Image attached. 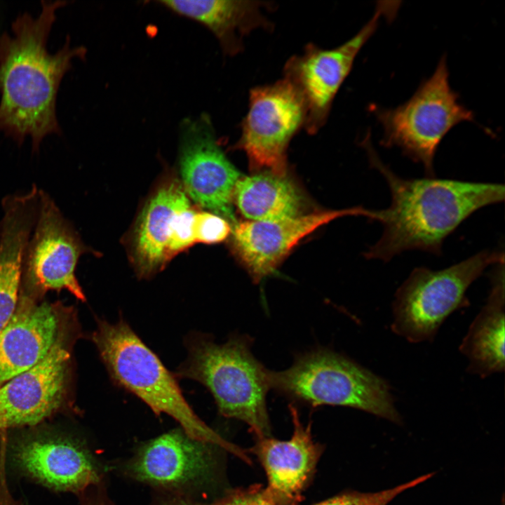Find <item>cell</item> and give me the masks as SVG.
Here are the masks:
<instances>
[{
    "mask_svg": "<svg viewBox=\"0 0 505 505\" xmlns=\"http://www.w3.org/2000/svg\"><path fill=\"white\" fill-rule=\"evenodd\" d=\"M67 4L43 1L37 17L20 14L11 25L12 34H0V132L19 145L29 137L33 152L47 135H61L58 92L73 60L86 53L83 46L72 47L68 35L55 53L48 50L56 13Z\"/></svg>",
    "mask_w": 505,
    "mask_h": 505,
    "instance_id": "cell-1",
    "label": "cell"
},
{
    "mask_svg": "<svg viewBox=\"0 0 505 505\" xmlns=\"http://www.w3.org/2000/svg\"><path fill=\"white\" fill-rule=\"evenodd\" d=\"M364 140L370 163L383 176L391 193L386 208L370 210L367 218L379 222V239L365 252L368 259L388 262L412 250L438 255L445 239L471 214L504 199L501 184L451 179L403 178Z\"/></svg>",
    "mask_w": 505,
    "mask_h": 505,
    "instance_id": "cell-2",
    "label": "cell"
},
{
    "mask_svg": "<svg viewBox=\"0 0 505 505\" xmlns=\"http://www.w3.org/2000/svg\"><path fill=\"white\" fill-rule=\"evenodd\" d=\"M113 381L143 400L156 415L166 414L195 440L221 447L245 462V451L206 425L193 411L176 379L123 320L98 319L91 335Z\"/></svg>",
    "mask_w": 505,
    "mask_h": 505,
    "instance_id": "cell-3",
    "label": "cell"
},
{
    "mask_svg": "<svg viewBox=\"0 0 505 505\" xmlns=\"http://www.w3.org/2000/svg\"><path fill=\"white\" fill-rule=\"evenodd\" d=\"M252 344L246 335L235 334L218 344L208 335L192 334L176 377L202 384L222 416L245 422L260 439L271 436L266 403L270 386L269 370L254 356Z\"/></svg>",
    "mask_w": 505,
    "mask_h": 505,
    "instance_id": "cell-4",
    "label": "cell"
},
{
    "mask_svg": "<svg viewBox=\"0 0 505 505\" xmlns=\"http://www.w3.org/2000/svg\"><path fill=\"white\" fill-rule=\"evenodd\" d=\"M269 382L270 389L314 408L349 407L393 423L402 422L386 381L328 349L297 354L285 370H269Z\"/></svg>",
    "mask_w": 505,
    "mask_h": 505,
    "instance_id": "cell-5",
    "label": "cell"
},
{
    "mask_svg": "<svg viewBox=\"0 0 505 505\" xmlns=\"http://www.w3.org/2000/svg\"><path fill=\"white\" fill-rule=\"evenodd\" d=\"M502 262L503 252L484 250L443 269H414L394 295L392 331L409 342H431L452 313L469 305L466 293L473 282Z\"/></svg>",
    "mask_w": 505,
    "mask_h": 505,
    "instance_id": "cell-6",
    "label": "cell"
},
{
    "mask_svg": "<svg viewBox=\"0 0 505 505\" xmlns=\"http://www.w3.org/2000/svg\"><path fill=\"white\" fill-rule=\"evenodd\" d=\"M449 75L444 55L408 100L393 109L373 110L384 130L381 144L399 148L422 164L429 177H434L433 159L444 137L457 124L473 121V112L450 87Z\"/></svg>",
    "mask_w": 505,
    "mask_h": 505,
    "instance_id": "cell-7",
    "label": "cell"
},
{
    "mask_svg": "<svg viewBox=\"0 0 505 505\" xmlns=\"http://www.w3.org/2000/svg\"><path fill=\"white\" fill-rule=\"evenodd\" d=\"M73 309L66 307L56 339L45 357L0 386V429L35 425L67 402L72 353L80 335Z\"/></svg>",
    "mask_w": 505,
    "mask_h": 505,
    "instance_id": "cell-8",
    "label": "cell"
},
{
    "mask_svg": "<svg viewBox=\"0 0 505 505\" xmlns=\"http://www.w3.org/2000/svg\"><path fill=\"white\" fill-rule=\"evenodd\" d=\"M305 118L300 95L285 78L255 87L250 92L248 110L235 148L245 153L253 169L285 175L287 148L304 128Z\"/></svg>",
    "mask_w": 505,
    "mask_h": 505,
    "instance_id": "cell-9",
    "label": "cell"
},
{
    "mask_svg": "<svg viewBox=\"0 0 505 505\" xmlns=\"http://www.w3.org/2000/svg\"><path fill=\"white\" fill-rule=\"evenodd\" d=\"M379 1L372 18L352 38L332 49L308 44L302 54L292 56L283 78L300 95L304 105V126L314 134L325 123L333 100L351 70L356 55L376 31L382 15L396 13L398 5Z\"/></svg>",
    "mask_w": 505,
    "mask_h": 505,
    "instance_id": "cell-10",
    "label": "cell"
},
{
    "mask_svg": "<svg viewBox=\"0 0 505 505\" xmlns=\"http://www.w3.org/2000/svg\"><path fill=\"white\" fill-rule=\"evenodd\" d=\"M83 245L52 198L39 190L37 219L27 245L20 292L41 299L49 290L86 296L75 275Z\"/></svg>",
    "mask_w": 505,
    "mask_h": 505,
    "instance_id": "cell-11",
    "label": "cell"
},
{
    "mask_svg": "<svg viewBox=\"0 0 505 505\" xmlns=\"http://www.w3.org/2000/svg\"><path fill=\"white\" fill-rule=\"evenodd\" d=\"M180 166L185 192L198 205L235 220L233 196L240 173L221 149L206 114L180 124Z\"/></svg>",
    "mask_w": 505,
    "mask_h": 505,
    "instance_id": "cell-12",
    "label": "cell"
},
{
    "mask_svg": "<svg viewBox=\"0 0 505 505\" xmlns=\"http://www.w3.org/2000/svg\"><path fill=\"white\" fill-rule=\"evenodd\" d=\"M367 210L354 207L279 220L236 222L232 231L234 248L252 280L260 283L308 234L338 217H366Z\"/></svg>",
    "mask_w": 505,
    "mask_h": 505,
    "instance_id": "cell-13",
    "label": "cell"
},
{
    "mask_svg": "<svg viewBox=\"0 0 505 505\" xmlns=\"http://www.w3.org/2000/svg\"><path fill=\"white\" fill-rule=\"evenodd\" d=\"M65 309L20 291L15 311L0 332V386L45 357Z\"/></svg>",
    "mask_w": 505,
    "mask_h": 505,
    "instance_id": "cell-14",
    "label": "cell"
},
{
    "mask_svg": "<svg viewBox=\"0 0 505 505\" xmlns=\"http://www.w3.org/2000/svg\"><path fill=\"white\" fill-rule=\"evenodd\" d=\"M289 410L293 424L290 438H260L252 448L266 473L265 487L276 505H297L302 500L323 452L312 438L310 424H302L292 405Z\"/></svg>",
    "mask_w": 505,
    "mask_h": 505,
    "instance_id": "cell-15",
    "label": "cell"
},
{
    "mask_svg": "<svg viewBox=\"0 0 505 505\" xmlns=\"http://www.w3.org/2000/svg\"><path fill=\"white\" fill-rule=\"evenodd\" d=\"M208 445L184 431L162 434L141 448L131 464V473L140 481L164 487L201 480L213 466Z\"/></svg>",
    "mask_w": 505,
    "mask_h": 505,
    "instance_id": "cell-16",
    "label": "cell"
},
{
    "mask_svg": "<svg viewBox=\"0 0 505 505\" xmlns=\"http://www.w3.org/2000/svg\"><path fill=\"white\" fill-rule=\"evenodd\" d=\"M15 456L29 474L57 490L80 491L99 480L90 456L68 439H27L17 445Z\"/></svg>",
    "mask_w": 505,
    "mask_h": 505,
    "instance_id": "cell-17",
    "label": "cell"
},
{
    "mask_svg": "<svg viewBox=\"0 0 505 505\" xmlns=\"http://www.w3.org/2000/svg\"><path fill=\"white\" fill-rule=\"evenodd\" d=\"M190 206L184 188L175 182L161 186L147 202L134 242L135 260L141 275L151 274L172 257L171 243L183 211Z\"/></svg>",
    "mask_w": 505,
    "mask_h": 505,
    "instance_id": "cell-18",
    "label": "cell"
},
{
    "mask_svg": "<svg viewBox=\"0 0 505 505\" xmlns=\"http://www.w3.org/2000/svg\"><path fill=\"white\" fill-rule=\"evenodd\" d=\"M159 3L173 12L206 27L216 36L227 55L243 48V38L258 28L270 29L263 13L270 3L258 1L171 0Z\"/></svg>",
    "mask_w": 505,
    "mask_h": 505,
    "instance_id": "cell-19",
    "label": "cell"
},
{
    "mask_svg": "<svg viewBox=\"0 0 505 505\" xmlns=\"http://www.w3.org/2000/svg\"><path fill=\"white\" fill-rule=\"evenodd\" d=\"M495 264L487 302L471 323L460 346L467 372L481 378L504 370V269Z\"/></svg>",
    "mask_w": 505,
    "mask_h": 505,
    "instance_id": "cell-20",
    "label": "cell"
},
{
    "mask_svg": "<svg viewBox=\"0 0 505 505\" xmlns=\"http://www.w3.org/2000/svg\"><path fill=\"white\" fill-rule=\"evenodd\" d=\"M233 201L240 213L252 221L295 217L302 204L299 191L286 175L269 171L239 179Z\"/></svg>",
    "mask_w": 505,
    "mask_h": 505,
    "instance_id": "cell-21",
    "label": "cell"
},
{
    "mask_svg": "<svg viewBox=\"0 0 505 505\" xmlns=\"http://www.w3.org/2000/svg\"><path fill=\"white\" fill-rule=\"evenodd\" d=\"M432 476V473L426 474L395 487L377 492H347L313 505H387L400 493L422 483Z\"/></svg>",
    "mask_w": 505,
    "mask_h": 505,
    "instance_id": "cell-22",
    "label": "cell"
},
{
    "mask_svg": "<svg viewBox=\"0 0 505 505\" xmlns=\"http://www.w3.org/2000/svg\"><path fill=\"white\" fill-rule=\"evenodd\" d=\"M231 229L223 217L209 212L196 213L194 220L196 242L215 243L226 239Z\"/></svg>",
    "mask_w": 505,
    "mask_h": 505,
    "instance_id": "cell-23",
    "label": "cell"
},
{
    "mask_svg": "<svg viewBox=\"0 0 505 505\" xmlns=\"http://www.w3.org/2000/svg\"><path fill=\"white\" fill-rule=\"evenodd\" d=\"M215 505H276L266 487L260 485L238 490Z\"/></svg>",
    "mask_w": 505,
    "mask_h": 505,
    "instance_id": "cell-24",
    "label": "cell"
},
{
    "mask_svg": "<svg viewBox=\"0 0 505 505\" xmlns=\"http://www.w3.org/2000/svg\"><path fill=\"white\" fill-rule=\"evenodd\" d=\"M95 505H104V504H95Z\"/></svg>",
    "mask_w": 505,
    "mask_h": 505,
    "instance_id": "cell-25",
    "label": "cell"
}]
</instances>
